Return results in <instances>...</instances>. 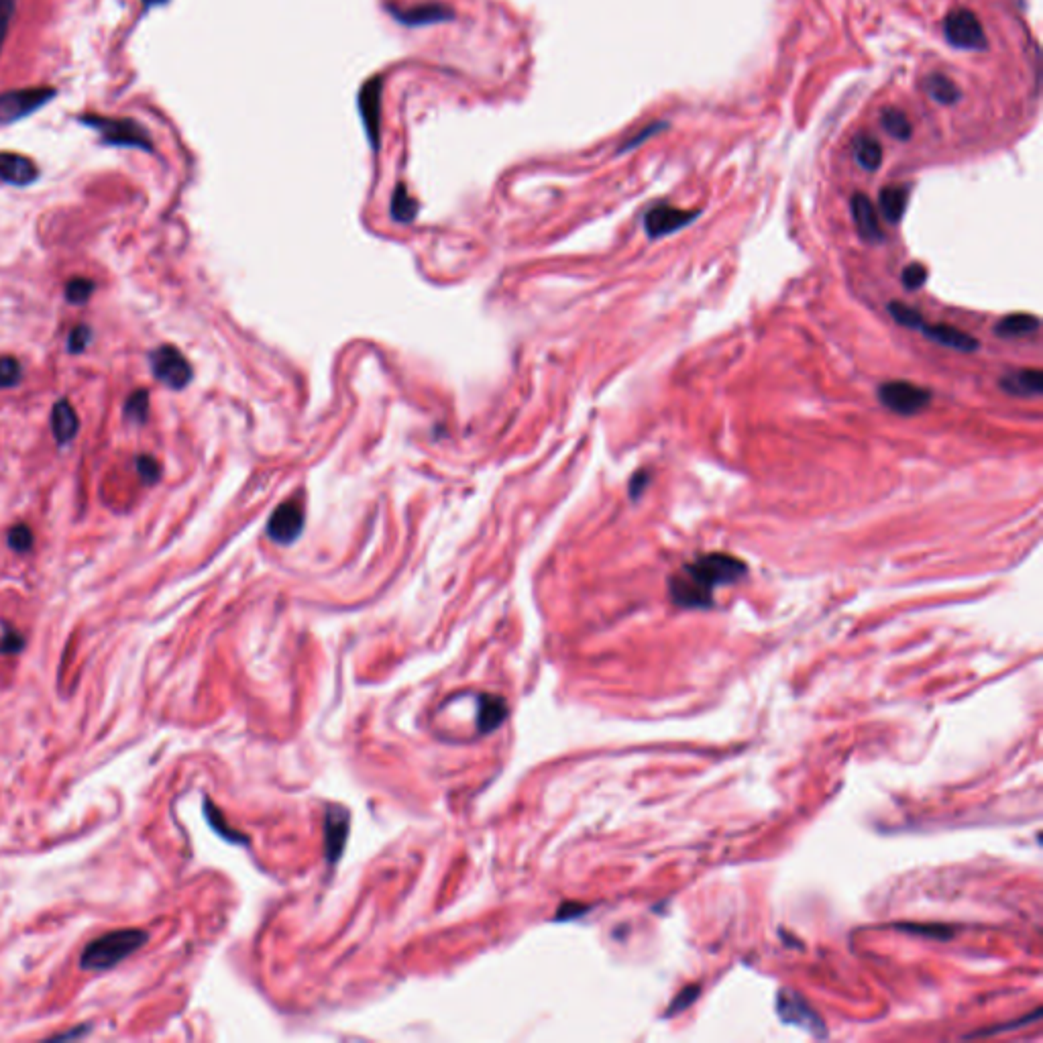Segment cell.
Here are the masks:
<instances>
[{
    "label": "cell",
    "instance_id": "6da1fadb",
    "mask_svg": "<svg viewBox=\"0 0 1043 1043\" xmlns=\"http://www.w3.org/2000/svg\"><path fill=\"white\" fill-rule=\"evenodd\" d=\"M748 567L744 561L724 555L709 553L693 563L685 565L679 575H673L669 581L671 599L681 608L687 610H703L713 606V589L722 585H732L746 577Z\"/></svg>",
    "mask_w": 1043,
    "mask_h": 1043
},
{
    "label": "cell",
    "instance_id": "7a4b0ae2",
    "mask_svg": "<svg viewBox=\"0 0 1043 1043\" xmlns=\"http://www.w3.org/2000/svg\"><path fill=\"white\" fill-rule=\"evenodd\" d=\"M149 933L137 927H125L117 931H108L104 936L92 940L80 956L82 970H111L121 964L125 958L135 954L145 946Z\"/></svg>",
    "mask_w": 1043,
    "mask_h": 1043
},
{
    "label": "cell",
    "instance_id": "3957f363",
    "mask_svg": "<svg viewBox=\"0 0 1043 1043\" xmlns=\"http://www.w3.org/2000/svg\"><path fill=\"white\" fill-rule=\"evenodd\" d=\"M86 127L98 133L104 145L115 147H133L141 151H153V141L149 131L139 125L135 119H113L102 115H86L80 119Z\"/></svg>",
    "mask_w": 1043,
    "mask_h": 1043
},
{
    "label": "cell",
    "instance_id": "277c9868",
    "mask_svg": "<svg viewBox=\"0 0 1043 1043\" xmlns=\"http://www.w3.org/2000/svg\"><path fill=\"white\" fill-rule=\"evenodd\" d=\"M58 96L56 88L49 86H33V88H19V90H7L0 94V125L17 123L39 108H43L47 102Z\"/></svg>",
    "mask_w": 1043,
    "mask_h": 1043
},
{
    "label": "cell",
    "instance_id": "5b68a950",
    "mask_svg": "<svg viewBox=\"0 0 1043 1043\" xmlns=\"http://www.w3.org/2000/svg\"><path fill=\"white\" fill-rule=\"evenodd\" d=\"M878 400L895 414L915 416L929 406L931 392L911 381H887L878 388Z\"/></svg>",
    "mask_w": 1043,
    "mask_h": 1043
},
{
    "label": "cell",
    "instance_id": "8992f818",
    "mask_svg": "<svg viewBox=\"0 0 1043 1043\" xmlns=\"http://www.w3.org/2000/svg\"><path fill=\"white\" fill-rule=\"evenodd\" d=\"M149 361L153 375L172 390H184L194 377L188 359L182 355V351H178L172 345H163L155 349Z\"/></svg>",
    "mask_w": 1043,
    "mask_h": 1043
},
{
    "label": "cell",
    "instance_id": "52a82bcc",
    "mask_svg": "<svg viewBox=\"0 0 1043 1043\" xmlns=\"http://www.w3.org/2000/svg\"><path fill=\"white\" fill-rule=\"evenodd\" d=\"M944 35L948 43L956 49H970V51H982L986 49V33L982 29L980 19L968 11L958 9L952 11L944 21Z\"/></svg>",
    "mask_w": 1043,
    "mask_h": 1043
},
{
    "label": "cell",
    "instance_id": "ba28073f",
    "mask_svg": "<svg viewBox=\"0 0 1043 1043\" xmlns=\"http://www.w3.org/2000/svg\"><path fill=\"white\" fill-rule=\"evenodd\" d=\"M304 522V502L300 498H292L273 510L267 522V536L276 544H292L302 534Z\"/></svg>",
    "mask_w": 1043,
    "mask_h": 1043
},
{
    "label": "cell",
    "instance_id": "9c48e42d",
    "mask_svg": "<svg viewBox=\"0 0 1043 1043\" xmlns=\"http://www.w3.org/2000/svg\"><path fill=\"white\" fill-rule=\"evenodd\" d=\"M697 216L699 210H681L669 204H658L644 214V231L650 239H661L685 229Z\"/></svg>",
    "mask_w": 1043,
    "mask_h": 1043
},
{
    "label": "cell",
    "instance_id": "30bf717a",
    "mask_svg": "<svg viewBox=\"0 0 1043 1043\" xmlns=\"http://www.w3.org/2000/svg\"><path fill=\"white\" fill-rule=\"evenodd\" d=\"M381 92H383V82L379 76H375L363 84V88L359 92V100H357L363 127H365V133H367L373 149H377L379 133H381Z\"/></svg>",
    "mask_w": 1043,
    "mask_h": 1043
},
{
    "label": "cell",
    "instance_id": "8fae6325",
    "mask_svg": "<svg viewBox=\"0 0 1043 1043\" xmlns=\"http://www.w3.org/2000/svg\"><path fill=\"white\" fill-rule=\"evenodd\" d=\"M777 1009L785 1023H795L813 1035H826V1031H823V1021L799 995L781 991L777 999Z\"/></svg>",
    "mask_w": 1043,
    "mask_h": 1043
},
{
    "label": "cell",
    "instance_id": "7c38bea8",
    "mask_svg": "<svg viewBox=\"0 0 1043 1043\" xmlns=\"http://www.w3.org/2000/svg\"><path fill=\"white\" fill-rule=\"evenodd\" d=\"M850 210H852L856 231L862 241L881 243L885 239L881 223H878V212L866 194H860V192L854 194L850 200Z\"/></svg>",
    "mask_w": 1043,
    "mask_h": 1043
},
{
    "label": "cell",
    "instance_id": "4fadbf2b",
    "mask_svg": "<svg viewBox=\"0 0 1043 1043\" xmlns=\"http://www.w3.org/2000/svg\"><path fill=\"white\" fill-rule=\"evenodd\" d=\"M919 331L929 341L938 343L942 347H948V349H954V351H960V353H974L980 347V343L974 337H970L968 333H964V331H960V328L950 326V324H927V322H923L919 326Z\"/></svg>",
    "mask_w": 1043,
    "mask_h": 1043
},
{
    "label": "cell",
    "instance_id": "5bb4252c",
    "mask_svg": "<svg viewBox=\"0 0 1043 1043\" xmlns=\"http://www.w3.org/2000/svg\"><path fill=\"white\" fill-rule=\"evenodd\" d=\"M39 178L35 161L11 151H0V180L13 186H29Z\"/></svg>",
    "mask_w": 1043,
    "mask_h": 1043
},
{
    "label": "cell",
    "instance_id": "9a60e30c",
    "mask_svg": "<svg viewBox=\"0 0 1043 1043\" xmlns=\"http://www.w3.org/2000/svg\"><path fill=\"white\" fill-rule=\"evenodd\" d=\"M1001 390L1015 398H1035L1043 392L1041 369H1017L1001 377Z\"/></svg>",
    "mask_w": 1043,
    "mask_h": 1043
},
{
    "label": "cell",
    "instance_id": "2e32d148",
    "mask_svg": "<svg viewBox=\"0 0 1043 1043\" xmlns=\"http://www.w3.org/2000/svg\"><path fill=\"white\" fill-rule=\"evenodd\" d=\"M390 13L394 15L396 21H400L406 27H422V25L443 23V21H451L453 19V11L449 7H445V5H438V3L418 5V7H412V9H390Z\"/></svg>",
    "mask_w": 1043,
    "mask_h": 1043
},
{
    "label": "cell",
    "instance_id": "e0dca14e",
    "mask_svg": "<svg viewBox=\"0 0 1043 1043\" xmlns=\"http://www.w3.org/2000/svg\"><path fill=\"white\" fill-rule=\"evenodd\" d=\"M51 428L58 443H70L80 428V420L76 410L68 400H60L51 410Z\"/></svg>",
    "mask_w": 1043,
    "mask_h": 1043
},
{
    "label": "cell",
    "instance_id": "ac0fdd59",
    "mask_svg": "<svg viewBox=\"0 0 1043 1043\" xmlns=\"http://www.w3.org/2000/svg\"><path fill=\"white\" fill-rule=\"evenodd\" d=\"M907 202L909 190L905 186H887L878 194V208H881L885 221L891 225H897L901 221L907 210Z\"/></svg>",
    "mask_w": 1043,
    "mask_h": 1043
},
{
    "label": "cell",
    "instance_id": "d6986e66",
    "mask_svg": "<svg viewBox=\"0 0 1043 1043\" xmlns=\"http://www.w3.org/2000/svg\"><path fill=\"white\" fill-rule=\"evenodd\" d=\"M1037 331H1039V318L1033 316V314H1025V312L1007 314L995 326V335L1003 337V339L1027 337V335H1033Z\"/></svg>",
    "mask_w": 1043,
    "mask_h": 1043
},
{
    "label": "cell",
    "instance_id": "ffe728a7",
    "mask_svg": "<svg viewBox=\"0 0 1043 1043\" xmlns=\"http://www.w3.org/2000/svg\"><path fill=\"white\" fill-rule=\"evenodd\" d=\"M923 90L927 92V96L933 102L944 104V106H952V104L960 102V98H962V90L956 86L954 80H950L944 74L927 76L923 82Z\"/></svg>",
    "mask_w": 1043,
    "mask_h": 1043
},
{
    "label": "cell",
    "instance_id": "44dd1931",
    "mask_svg": "<svg viewBox=\"0 0 1043 1043\" xmlns=\"http://www.w3.org/2000/svg\"><path fill=\"white\" fill-rule=\"evenodd\" d=\"M854 157L866 172H876L883 163V145L872 135H860L854 141Z\"/></svg>",
    "mask_w": 1043,
    "mask_h": 1043
},
{
    "label": "cell",
    "instance_id": "7402d4cb",
    "mask_svg": "<svg viewBox=\"0 0 1043 1043\" xmlns=\"http://www.w3.org/2000/svg\"><path fill=\"white\" fill-rule=\"evenodd\" d=\"M508 716V705L502 697L496 695H483L481 697V711H479V730L483 734L496 730L504 718Z\"/></svg>",
    "mask_w": 1043,
    "mask_h": 1043
},
{
    "label": "cell",
    "instance_id": "603a6c76",
    "mask_svg": "<svg viewBox=\"0 0 1043 1043\" xmlns=\"http://www.w3.org/2000/svg\"><path fill=\"white\" fill-rule=\"evenodd\" d=\"M347 828H349V821H347V813H341V815H335L331 813L326 819V846H328V858L331 860H337L343 846H345V840H347Z\"/></svg>",
    "mask_w": 1043,
    "mask_h": 1043
},
{
    "label": "cell",
    "instance_id": "cb8c5ba5",
    "mask_svg": "<svg viewBox=\"0 0 1043 1043\" xmlns=\"http://www.w3.org/2000/svg\"><path fill=\"white\" fill-rule=\"evenodd\" d=\"M881 125L897 141H909L913 135L911 121L903 111H897V108H885L881 115Z\"/></svg>",
    "mask_w": 1043,
    "mask_h": 1043
},
{
    "label": "cell",
    "instance_id": "d4e9b609",
    "mask_svg": "<svg viewBox=\"0 0 1043 1043\" xmlns=\"http://www.w3.org/2000/svg\"><path fill=\"white\" fill-rule=\"evenodd\" d=\"M416 212H418L416 200L408 194L404 184H398L396 190H394V196H392V216H394V221H398V223H412Z\"/></svg>",
    "mask_w": 1043,
    "mask_h": 1043
},
{
    "label": "cell",
    "instance_id": "484cf974",
    "mask_svg": "<svg viewBox=\"0 0 1043 1043\" xmlns=\"http://www.w3.org/2000/svg\"><path fill=\"white\" fill-rule=\"evenodd\" d=\"M149 414V392L147 390H135L127 404H125V416L133 424H143Z\"/></svg>",
    "mask_w": 1043,
    "mask_h": 1043
},
{
    "label": "cell",
    "instance_id": "4316f807",
    "mask_svg": "<svg viewBox=\"0 0 1043 1043\" xmlns=\"http://www.w3.org/2000/svg\"><path fill=\"white\" fill-rule=\"evenodd\" d=\"M889 312L897 324H901L905 328H913V331H919V326L925 322L923 316L915 308L901 304V302H891Z\"/></svg>",
    "mask_w": 1043,
    "mask_h": 1043
},
{
    "label": "cell",
    "instance_id": "83f0119b",
    "mask_svg": "<svg viewBox=\"0 0 1043 1043\" xmlns=\"http://www.w3.org/2000/svg\"><path fill=\"white\" fill-rule=\"evenodd\" d=\"M21 377H23V367L15 357H11V355L0 357V390L15 388L21 381Z\"/></svg>",
    "mask_w": 1043,
    "mask_h": 1043
},
{
    "label": "cell",
    "instance_id": "f1b7e54d",
    "mask_svg": "<svg viewBox=\"0 0 1043 1043\" xmlns=\"http://www.w3.org/2000/svg\"><path fill=\"white\" fill-rule=\"evenodd\" d=\"M35 536L27 524H17L9 532V546L15 553H29L33 548Z\"/></svg>",
    "mask_w": 1043,
    "mask_h": 1043
},
{
    "label": "cell",
    "instance_id": "f546056e",
    "mask_svg": "<svg viewBox=\"0 0 1043 1043\" xmlns=\"http://www.w3.org/2000/svg\"><path fill=\"white\" fill-rule=\"evenodd\" d=\"M94 292V282L86 280V278H74L66 284V298L72 302V304H84Z\"/></svg>",
    "mask_w": 1043,
    "mask_h": 1043
},
{
    "label": "cell",
    "instance_id": "4dcf8cb0",
    "mask_svg": "<svg viewBox=\"0 0 1043 1043\" xmlns=\"http://www.w3.org/2000/svg\"><path fill=\"white\" fill-rule=\"evenodd\" d=\"M17 0H0V53H3L5 41L11 31V23L15 19Z\"/></svg>",
    "mask_w": 1043,
    "mask_h": 1043
},
{
    "label": "cell",
    "instance_id": "1f68e13d",
    "mask_svg": "<svg viewBox=\"0 0 1043 1043\" xmlns=\"http://www.w3.org/2000/svg\"><path fill=\"white\" fill-rule=\"evenodd\" d=\"M901 282L905 286V290H919L925 282H927V269L925 265L921 263H909L903 273H901Z\"/></svg>",
    "mask_w": 1043,
    "mask_h": 1043
},
{
    "label": "cell",
    "instance_id": "d6a6232c",
    "mask_svg": "<svg viewBox=\"0 0 1043 1043\" xmlns=\"http://www.w3.org/2000/svg\"><path fill=\"white\" fill-rule=\"evenodd\" d=\"M667 127H669V123H665V121H656V123L644 127L640 133H636L632 139H628V141L620 147L618 153H626V151H630V149H636L640 143H644V141L650 139L652 135H658L661 131H665Z\"/></svg>",
    "mask_w": 1043,
    "mask_h": 1043
},
{
    "label": "cell",
    "instance_id": "836d02e7",
    "mask_svg": "<svg viewBox=\"0 0 1043 1043\" xmlns=\"http://www.w3.org/2000/svg\"><path fill=\"white\" fill-rule=\"evenodd\" d=\"M25 648V638L21 632L5 624V634L0 638V654H19Z\"/></svg>",
    "mask_w": 1043,
    "mask_h": 1043
},
{
    "label": "cell",
    "instance_id": "e575fe53",
    "mask_svg": "<svg viewBox=\"0 0 1043 1043\" xmlns=\"http://www.w3.org/2000/svg\"><path fill=\"white\" fill-rule=\"evenodd\" d=\"M697 995H699V986H697V984H693V986H687V988H685V991H681V993L677 995V999L673 1001V1005H671V1007L667 1009V1017H675L677 1013H681V1011L689 1009V1007H691V1005L695 1003Z\"/></svg>",
    "mask_w": 1043,
    "mask_h": 1043
},
{
    "label": "cell",
    "instance_id": "d590c367",
    "mask_svg": "<svg viewBox=\"0 0 1043 1043\" xmlns=\"http://www.w3.org/2000/svg\"><path fill=\"white\" fill-rule=\"evenodd\" d=\"M137 471L145 483H155L161 477V465L151 455H141L137 459Z\"/></svg>",
    "mask_w": 1043,
    "mask_h": 1043
},
{
    "label": "cell",
    "instance_id": "8d00e7d4",
    "mask_svg": "<svg viewBox=\"0 0 1043 1043\" xmlns=\"http://www.w3.org/2000/svg\"><path fill=\"white\" fill-rule=\"evenodd\" d=\"M90 339H92V331H90V328H88L86 324L76 326L74 331H72V335H70V339H68V349H70V353H82V351L88 347Z\"/></svg>",
    "mask_w": 1043,
    "mask_h": 1043
},
{
    "label": "cell",
    "instance_id": "74e56055",
    "mask_svg": "<svg viewBox=\"0 0 1043 1043\" xmlns=\"http://www.w3.org/2000/svg\"><path fill=\"white\" fill-rule=\"evenodd\" d=\"M899 929L911 931V933H923V936L940 938V940L952 938V931H946L948 927H944V925H899Z\"/></svg>",
    "mask_w": 1043,
    "mask_h": 1043
},
{
    "label": "cell",
    "instance_id": "f35d334b",
    "mask_svg": "<svg viewBox=\"0 0 1043 1043\" xmlns=\"http://www.w3.org/2000/svg\"><path fill=\"white\" fill-rule=\"evenodd\" d=\"M650 485V471L648 469H640L632 475V481H630V498L632 500H640V496L644 493V489Z\"/></svg>",
    "mask_w": 1043,
    "mask_h": 1043
},
{
    "label": "cell",
    "instance_id": "ab89813d",
    "mask_svg": "<svg viewBox=\"0 0 1043 1043\" xmlns=\"http://www.w3.org/2000/svg\"><path fill=\"white\" fill-rule=\"evenodd\" d=\"M1039 1017H1041V1009H1035V1013H1033L1031 1017H1023V1019H1019L1017 1023H1007V1025H1003V1027H993V1029H986V1031L974 1033V1037H976V1035H995V1033H1001V1031H1007V1029H1017V1025H1029V1023H1033V1021H1039Z\"/></svg>",
    "mask_w": 1043,
    "mask_h": 1043
},
{
    "label": "cell",
    "instance_id": "60d3db41",
    "mask_svg": "<svg viewBox=\"0 0 1043 1043\" xmlns=\"http://www.w3.org/2000/svg\"><path fill=\"white\" fill-rule=\"evenodd\" d=\"M86 1031H88V1029H82V1027H80V1029L70 1031V1033H60V1035H56L53 1039H72V1037H80V1035H84Z\"/></svg>",
    "mask_w": 1043,
    "mask_h": 1043
},
{
    "label": "cell",
    "instance_id": "b9f144b4",
    "mask_svg": "<svg viewBox=\"0 0 1043 1043\" xmlns=\"http://www.w3.org/2000/svg\"><path fill=\"white\" fill-rule=\"evenodd\" d=\"M166 3H168V0H143V7H145V9L149 11V9H153V7H159V5H166Z\"/></svg>",
    "mask_w": 1043,
    "mask_h": 1043
}]
</instances>
